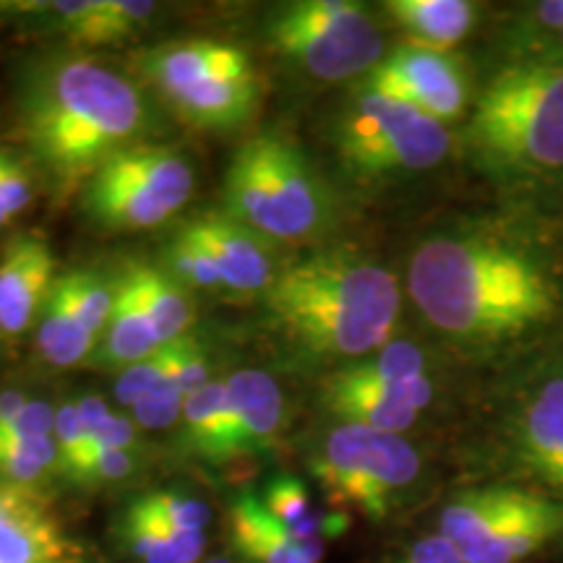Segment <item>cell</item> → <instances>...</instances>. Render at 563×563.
<instances>
[{"label":"cell","instance_id":"30bf717a","mask_svg":"<svg viewBox=\"0 0 563 563\" xmlns=\"http://www.w3.org/2000/svg\"><path fill=\"white\" fill-rule=\"evenodd\" d=\"M279 55L321 81L368 76L384 60V37L363 5L347 0H300L266 26Z\"/></svg>","mask_w":563,"mask_h":563},{"label":"cell","instance_id":"8d00e7d4","mask_svg":"<svg viewBox=\"0 0 563 563\" xmlns=\"http://www.w3.org/2000/svg\"><path fill=\"white\" fill-rule=\"evenodd\" d=\"M183 407H186V397H183L178 384L173 382L170 371H167L165 382L146 394L144 399H139L136 407H133V420L141 428L157 431V428L173 426L183 415Z\"/></svg>","mask_w":563,"mask_h":563},{"label":"cell","instance_id":"f546056e","mask_svg":"<svg viewBox=\"0 0 563 563\" xmlns=\"http://www.w3.org/2000/svg\"><path fill=\"white\" fill-rule=\"evenodd\" d=\"M55 473H60V452L55 435L0 441V485L40 490V485Z\"/></svg>","mask_w":563,"mask_h":563},{"label":"cell","instance_id":"3957f363","mask_svg":"<svg viewBox=\"0 0 563 563\" xmlns=\"http://www.w3.org/2000/svg\"><path fill=\"white\" fill-rule=\"evenodd\" d=\"M274 321L321 357L363 361L389 344L402 292L368 256L334 249L287 264L266 290Z\"/></svg>","mask_w":563,"mask_h":563},{"label":"cell","instance_id":"d4e9b609","mask_svg":"<svg viewBox=\"0 0 563 563\" xmlns=\"http://www.w3.org/2000/svg\"><path fill=\"white\" fill-rule=\"evenodd\" d=\"M125 272L136 282L141 300H144V308L154 329H157L162 344L183 340L194 323V308L186 290L170 274L159 272L157 266L131 264Z\"/></svg>","mask_w":563,"mask_h":563},{"label":"cell","instance_id":"277c9868","mask_svg":"<svg viewBox=\"0 0 563 563\" xmlns=\"http://www.w3.org/2000/svg\"><path fill=\"white\" fill-rule=\"evenodd\" d=\"M477 165L514 188L563 178V63L506 66L467 125Z\"/></svg>","mask_w":563,"mask_h":563},{"label":"cell","instance_id":"44dd1931","mask_svg":"<svg viewBox=\"0 0 563 563\" xmlns=\"http://www.w3.org/2000/svg\"><path fill=\"white\" fill-rule=\"evenodd\" d=\"M162 347V340L154 323L146 313L144 300H141L136 282L125 272L115 287L112 298V311L104 340L91 357V363L100 368H131L133 363L146 361Z\"/></svg>","mask_w":563,"mask_h":563},{"label":"cell","instance_id":"7bdbcfd3","mask_svg":"<svg viewBox=\"0 0 563 563\" xmlns=\"http://www.w3.org/2000/svg\"><path fill=\"white\" fill-rule=\"evenodd\" d=\"M209 563H228V561H209Z\"/></svg>","mask_w":563,"mask_h":563},{"label":"cell","instance_id":"603a6c76","mask_svg":"<svg viewBox=\"0 0 563 563\" xmlns=\"http://www.w3.org/2000/svg\"><path fill=\"white\" fill-rule=\"evenodd\" d=\"M183 426L186 441L196 454L211 462L232 460L230 431H232V407L228 382H209L186 399L183 407Z\"/></svg>","mask_w":563,"mask_h":563},{"label":"cell","instance_id":"f1b7e54d","mask_svg":"<svg viewBox=\"0 0 563 563\" xmlns=\"http://www.w3.org/2000/svg\"><path fill=\"white\" fill-rule=\"evenodd\" d=\"M264 506L274 522H279L300 543H323V534L334 532L295 477H277L264 493Z\"/></svg>","mask_w":563,"mask_h":563},{"label":"cell","instance_id":"5b68a950","mask_svg":"<svg viewBox=\"0 0 563 563\" xmlns=\"http://www.w3.org/2000/svg\"><path fill=\"white\" fill-rule=\"evenodd\" d=\"M230 220L277 241L311 238L329 222V199L298 146L256 136L232 154L224 175Z\"/></svg>","mask_w":563,"mask_h":563},{"label":"cell","instance_id":"5bb4252c","mask_svg":"<svg viewBox=\"0 0 563 563\" xmlns=\"http://www.w3.org/2000/svg\"><path fill=\"white\" fill-rule=\"evenodd\" d=\"M55 253L40 232H19L0 256V334H24L55 285Z\"/></svg>","mask_w":563,"mask_h":563},{"label":"cell","instance_id":"ba28073f","mask_svg":"<svg viewBox=\"0 0 563 563\" xmlns=\"http://www.w3.org/2000/svg\"><path fill=\"white\" fill-rule=\"evenodd\" d=\"M334 141L347 170L361 178L431 170L441 165L452 144L443 123L368 89H361L342 112Z\"/></svg>","mask_w":563,"mask_h":563},{"label":"cell","instance_id":"7402d4cb","mask_svg":"<svg viewBox=\"0 0 563 563\" xmlns=\"http://www.w3.org/2000/svg\"><path fill=\"white\" fill-rule=\"evenodd\" d=\"M386 13L410 37V45L449 53L473 32L481 5L470 0H391Z\"/></svg>","mask_w":563,"mask_h":563},{"label":"cell","instance_id":"6da1fadb","mask_svg":"<svg viewBox=\"0 0 563 563\" xmlns=\"http://www.w3.org/2000/svg\"><path fill=\"white\" fill-rule=\"evenodd\" d=\"M407 292L435 332L473 352L545 336L563 313V279L545 243L519 224L477 222L422 241Z\"/></svg>","mask_w":563,"mask_h":563},{"label":"cell","instance_id":"7a4b0ae2","mask_svg":"<svg viewBox=\"0 0 563 563\" xmlns=\"http://www.w3.org/2000/svg\"><path fill=\"white\" fill-rule=\"evenodd\" d=\"M16 112L32 157L63 191L139 144L150 121L144 95L125 76L87 58L30 63L19 76Z\"/></svg>","mask_w":563,"mask_h":563},{"label":"cell","instance_id":"2e32d148","mask_svg":"<svg viewBox=\"0 0 563 563\" xmlns=\"http://www.w3.org/2000/svg\"><path fill=\"white\" fill-rule=\"evenodd\" d=\"M186 230L211 253L228 290L241 295L269 290L274 279L272 262L256 241V232L230 220L228 214H203L186 224Z\"/></svg>","mask_w":563,"mask_h":563},{"label":"cell","instance_id":"4316f807","mask_svg":"<svg viewBox=\"0 0 563 563\" xmlns=\"http://www.w3.org/2000/svg\"><path fill=\"white\" fill-rule=\"evenodd\" d=\"M321 399L323 407H327L334 418H340V422H350V426H363L373 428V431L397 435L410 431L420 415L415 412L412 407H405L394 402L389 397H384V394L336 389V386L329 384H323Z\"/></svg>","mask_w":563,"mask_h":563},{"label":"cell","instance_id":"e575fe53","mask_svg":"<svg viewBox=\"0 0 563 563\" xmlns=\"http://www.w3.org/2000/svg\"><path fill=\"white\" fill-rule=\"evenodd\" d=\"M55 443L60 452V475L79 483L84 464L89 460V433L84 428L79 402H63L55 415Z\"/></svg>","mask_w":563,"mask_h":563},{"label":"cell","instance_id":"f35d334b","mask_svg":"<svg viewBox=\"0 0 563 563\" xmlns=\"http://www.w3.org/2000/svg\"><path fill=\"white\" fill-rule=\"evenodd\" d=\"M136 464H133L131 452H95L89 456L87 467L79 477L81 485H102V483H121L133 475Z\"/></svg>","mask_w":563,"mask_h":563},{"label":"cell","instance_id":"484cf974","mask_svg":"<svg viewBox=\"0 0 563 563\" xmlns=\"http://www.w3.org/2000/svg\"><path fill=\"white\" fill-rule=\"evenodd\" d=\"M123 534L141 563H199L207 551V532H183L133 511L125 514Z\"/></svg>","mask_w":563,"mask_h":563},{"label":"cell","instance_id":"d6a6232c","mask_svg":"<svg viewBox=\"0 0 563 563\" xmlns=\"http://www.w3.org/2000/svg\"><path fill=\"white\" fill-rule=\"evenodd\" d=\"M129 511L141 514V517L146 519H154V522L159 525L175 527V530L183 532H203L211 519L207 504L194 496H186V493L173 490L150 493V496L139 498Z\"/></svg>","mask_w":563,"mask_h":563},{"label":"cell","instance_id":"52a82bcc","mask_svg":"<svg viewBox=\"0 0 563 563\" xmlns=\"http://www.w3.org/2000/svg\"><path fill=\"white\" fill-rule=\"evenodd\" d=\"M439 534L464 563H525L563 538V501L522 485L464 490L443 506Z\"/></svg>","mask_w":563,"mask_h":563},{"label":"cell","instance_id":"ab89813d","mask_svg":"<svg viewBox=\"0 0 563 563\" xmlns=\"http://www.w3.org/2000/svg\"><path fill=\"white\" fill-rule=\"evenodd\" d=\"M133 446H136V420L112 412L100 426V431L91 435L89 456L95 452H131Z\"/></svg>","mask_w":563,"mask_h":563},{"label":"cell","instance_id":"b9f144b4","mask_svg":"<svg viewBox=\"0 0 563 563\" xmlns=\"http://www.w3.org/2000/svg\"><path fill=\"white\" fill-rule=\"evenodd\" d=\"M11 220L9 217H5V211H3V207H0V228H3V224H9Z\"/></svg>","mask_w":563,"mask_h":563},{"label":"cell","instance_id":"d6986e66","mask_svg":"<svg viewBox=\"0 0 563 563\" xmlns=\"http://www.w3.org/2000/svg\"><path fill=\"white\" fill-rule=\"evenodd\" d=\"M139 66L146 79L162 91V97H167L211 74L251 68L253 63L241 47L214 40H188L152 47L141 55Z\"/></svg>","mask_w":563,"mask_h":563},{"label":"cell","instance_id":"9c48e42d","mask_svg":"<svg viewBox=\"0 0 563 563\" xmlns=\"http://www.w3.org/2000/svg\"><path fill=\"white\" fill-rule=\"evenodd\" d=\"M194 170L173 146L133 144L110 157L84 186V209L110 230L157 228L186 207Z\"/></svg>","mask_w":563,"mask_h":563},{"label":"cell","instance_id":"d590c367","mask_svg":"<svg viewBox=\"0 0 563 563\" xmlns=\"http://www.w3.org/2000/svg\"><path fill=\"white\" fill-rule=\"evenodd\" d=\"M170 363H173V342L162 344V347L154 352L152 357H146V361L133 363L131 368H125L115 384L118 402L133 410L139 399H144L146 394L157 389V386L165 382L167 371H170Z\"/></svg>","mask_w":563,"mask_h":563},{"label":"cell","instance_id":"7c38bea8","mask_svg":"<svg viewBox=\"0 0 563 563\" xmlns=\"http://www.w3.org/2000/svg\"><path fill=\"white\" fill-rule=\"evenodd\" d=\"M363 89L394 97L446 125L462 118L470 100V84L462 63L452 53L402 45L365 76Z\"/></svg>","mask_w":563,"mask_h":563},{"label":"cell","instance_id":"ac0fdd59","mask_svg":"<svg viewBox=\"0 0 563 563\" xmlns=\"http://www.w3.org/2000/svg\"><path fill=\"white\" fill-rule=\"evenodd\" d=\"M232 431V460L245 454H262L277 439L285 412V399L277 382L262 371H241L228 382Z\"/></svg>","mask_w":563,"mask_h":563},{"label":"cell","instance_id":"8fae6325","mask_svg":"<svg viewBox=\"0 0 563 563\" xmlns=\"http://www.w3.org/2000/svg\"><path fill=\"white\" fill-rule=\"evenodd\" d=\"M313 473L340 501L384 519L418 483L422 464L418 449L402 435L340 422L321 441Z\"/></svg>","mask_w":563,"mask_h":563},{"label":"cell","instance_id":"9a60e30c","mask_svg":"<svg viewBox=\"0 0 563 563\" xmlns=\"http://www.w3.org/2000/svg\"><path fill=\"white\" fill-rule=\"evenodd\" d=\"M329 386L350 391L384 394L394 402L422 412L433 402L435 386L426 376V357L412 342H389L363 361L336 371Z\"/></svg>","mask_w":563,"mask_h":563},{"label":"cell","instance_id":"4dcf8cb0","mask_svg":"<svg viewBox=\"0 0 563 563\" xmlns=\"http://www.w3.org/2000/svg\"><path fill=\"white\" fill-rule=\"evenodd\" d=\"M157 5L154 3H133V0H95L89 16L81 21V26L70 34V40L79 45H108L131 37L144 26Z\"/></svg>","mask_w":563,"mask_h":563},{"label":"cell","instance_id":"4fadbf2b","mask_svg":"<svg viewBox=\"0 0 563 563\" xmlns=\"http://www.w3.org/2000/svg\"><path fill=\"white\" fill-rule=\"evenodd\" d=\"M0 563H81V551L40 490L0 485Z\"/></svg>","mask_w":563,"mask_h":563},{"label":"cell","instance_id":"8992f818","mask_svg":"<svg viewBox=\"0 0 563 563\" xmlns=\"http://www.w3.org/2000/svg\"><path fill=\"white\" fill-rule=\"evenodd\" d=\"M493 441L514 475L563 490V344L514 365L493 402Z\"/></svg>","mask_w":563,"mask_h":563},{"label":"cell","instance_id":"60d3db41","mask_svg":"<svg viewBox=\"0 0 563 563\" xmlns=\"http://www.w3.org/2000/svg\"><path fill=\"white\" fill-rule=\"evenodd\" d=\"M391 563H464V559L446 538L431 534V538H422L420 543H415L402 559Z\"/></svg>","mask_w":563,"mask_h":563},{"label":"cell","instance_id":"83f0119b","mask_svg":"<svg viewBox=\"0 0 563 563\" xmlns=\"http://www.w3.org/2000/svg\"><path fill=\"white\" fill-rule=\"evenodd\" d=\"M563 32V0H543L525 5L506 30V53L509 66L522 63H545L555 40Z\"/></svg>","mask_w":563,"mask_h":563},{"label":"cell","instance_id":"ffe728a7","mask_svg":"<svg viewBox=\"0 0 563 563\" xmlns=\"http://www.w3.org/2000/svg\"><path fill=\"white\" fill-rule=\"evenodd\" d=\"M230 540L249 563H321L323 543H300L279 522H274L264 501L241 493L230 506Z\"/></svg>","mask_w":563,"mask_h":563},{"label":"cell","instance_id":"cb8c5ba5","mask_svg":"<svg viewBox=\"0 0 563 563\" xmlns=\"http://www.w3.org/2000/svg\"><path fill=\"white\" fill-rule=\"evenodd\" d=\"M97 336L84 327L79 316L63 292L60 282L55 279L51 295H47L45 308L40 313L37 327V347L47 363L55 368H74L87 361L95 352Z\"/></svg>","mask_w":563,"mask_h":563},{"label":"cell","instance_id":"1f68e13d","mask_svg":"<svg viewBox=\"0 0 563 563\" xmlns=\"http://www.w3.org/2000/svg\"><path fill=\"white\" fill-rule=\"evenodd\" d=\"M167 269L180 287H196V290H217L222 285V274L217 269L211 253L183 228L173 243L167 245Z\"/></svg>","mask_w":563,"mask_h":563},{"label":"cell","instance_id":"836d02e7","mask_svg":"<svg viewBox=\"0 0 563 563\" xmlns=\"http://www.w3.org/2000/svg\"><path fill=\"white\" fill-rule=\"evenodd\" d=\"M58 282L63 292H66L70 308L79 316L84 327H87L95 336H100L104 329H108L115 290H110V287L91 272H68L58 277Z\"/></svg>","mask_w":563,"mask_h":563},{"label":"cell","instance_id":"e0dca14e","mask_svg":"<svg viewBox=\"0 0 563 563\" xmlns=\"http://www.w3.org/2000/svg\"><path fill=\"white\" fill-rule=\"evenodd\" d=\"M258 95H262V87L251 66L211 74L191 87L173 91L165 100L183 121L196 129H235L253 115Z\"/></svg>","mask_w":563,"mask_h":563},{"label":"cell","instance_id":"74e56055","mask_svg":"<svg viewBox=\"0 0 563 563\" xmlns=\"http://www.w3.org/2000/svg\"><path fill=\"white\" fill-rule=\"evenodd\" d=\"M32 203V178L16 154L0 150V207L13 220Z\"/></svg>","mask_w":563,"mask_h":563}]
</instances>
